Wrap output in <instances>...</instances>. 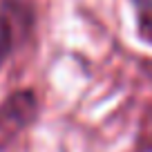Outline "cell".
Returning <instances> with one entry per match:
<instances>
[{
	"mask_svg": "<svg viewBox=\"0 0 152 152\" xmlns=\"http://www.w3.org/2000/svg\"><path fill=\"white\" fill-rule=\"evenodd\" d=\"M31 25L34 14L25 0H0V67L29 36Z\"/></svg>",
	"mask_w": 152,
	"mask_h": 152,
	"instance_id": "1",
	"label": "cell"
},
{
	"mask_svg": "<svg viewBox=\"0 0 152 152\" xmlns=\"http://www.w3.org/2000/svg\"><path fill=\"white\" fill-rule=\"evenodd\" d=\"M38 114V101L34 92L23 90L7 96L0 105V150H5L23 130L34 123Z\"/></svg>",
	"mask_w": 152,
	"mask_h": 152,
	"instance_id": "2",
	"label": "cell"
},
{
	"mask_svg": "<svg viewBox=\"0 0 152 152\" xmlns=\"http://www.w3.org/2000/svg\"><path fill=\"white\" fill-rule=\"evenodd\" d=\"M139 27H141V36L148 43H152V7H141V11H139Z\"/></svg>",
	"mask_w": 152,
	"mask_h": 152,
	"instance_id": "3",
	"label": "cell"
}]
</instances>
